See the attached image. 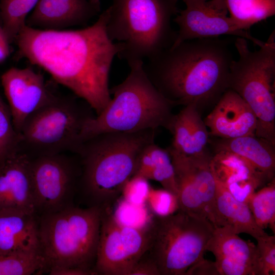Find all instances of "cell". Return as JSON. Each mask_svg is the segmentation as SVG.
<instances>
[{"label":"cell","instance_id":"15","mask_svg":"<svg viewBox=\"0 0 275 275\" xmlns=\"http://www.w3.org/2000/svg\"><path fill=\"white\" fill-rule=\"evenodd\" d=\"M100 11L99 0H39L26 25L50 30L86 25Z\"/></svg>","mask_w":275,"mask_h":275},{"label":"cell","instance_id":"23","mask_svg":"<svg viewBox=\"0 0 275 275\" xmlns=\"http://www.w3.org/2000/svg\"><path fill=\"white\" fill-rule=\"evenodd\" d=\"M168 150L175 169L178 210L208 219L199 194L194 157L180 154L170 148Z\"/></svg>","mask_w":275,"mask_h":275},{"label":"cell","instance_id":"9","mask_svg":"<svg viewBox=\"0 0 275 275\" xmlns=\"http://www.w3.org/2000/svg\"><path fill=\"white\" fill-rule=\"evenodd\" d=\"M214 227L207 218L181 210L163 216L154 215L153 236L148 250L160 275H186L203 259Z\"/></svg>","mask_w":275,"mask_h":275},{"label":"cell","instance_id":"36","mask_svg":"<svg viewBox=\"0 0 275 275\" xmlns=\"http://www.w3.org/2000/svg\"><path fill=\"white\" fill-rule=\"evenodd\" d=\"M50 275H92L95 273L90 271L84 269L70 268L60 267L53 268L47 272Z\"/></svg>","mask_w":275,"mask_h":275},{"label":"cell","instance_id":"33","mask_svg":"<svg viewBox=\"0 0 275 275\" xmlns=\"http://www.w3.org/2000/svg\"><path fill=\"white\" fill-rule=\"evenodd\" d=\"M151 188L148 180L134 175L125 183L121 195L123 199L130 203L143 205L146 204Z\"/></svg>","mask_w":275,"mask_h":275},{"label":"cell","instance_id":"18","mask_svg":"<svg viewBox=\"0 0 275 275\" xmlns=\"http://www.w3.org/2000/svg\"><path fill=\"white\" fill-rule=\"evenodd\" d=\"M39 253V216L34 211L0 210V255Z\"/></svg>","mask_w":275,"mask_h":275},{"label":"cell","instance_id":"4","mask_svg":"<svg viewBox=\"0 0 275 275\" xmlns=\"http://www.w3.org/2000/svg\"><path fill=\"white\" fill-rule=\"evenodd\" d=\"M128 64L130 72L121 84L110 89L113 97L109 102L84 124L82 143L107 132H134L159 127L169 130L173 105L149 78L143 61Z\"/></svg>","mask_w":275,"mask_h":275},{"label":"cell","instance_id":"6","mask_svg":"<svg viewBox=\"0 0 275 275\" xmlns=\"http://www.w3.org/2000/svg\"><path fill=\"white\" fill-rule=\"evenodd\" d=\"M104 209L72 205L39 216L43 272L60 267L93 272Z\"/></svg>","mask_w":275,"mask_h":275},{"label":"cell","instance_id":"8","mask_svg":"<svg viewBox=\"0 0 275 275\" xmlns=\"http://www.w3.org/2000/svg\"><path fill=\"white\" fill-rule=\"evenodd\" d=\"M77 97H57L26 120L19 131V150L31 158L62 153L76 154L80 134L94 112Z\"/></svg>","mask_w":275,"mask_h":275},{"label":"cell","instance_id":"1","mask_svg":"<svg viewBox=\"0 0 275 275\" xmlns=\"http://www.w3.org/2000/svg\"><path fill=\"white\" fill-rule=\"evenodd\" d=\"M108 14L107 8L94 23L78 30H41L25 25L15 40L16 58L43 69L98 115L111 100L110 69L123 49L107 35Z\"/></svg>","mask_w":275,"mask_h":275},{"label":"cell","instance_id":"19","mask_svg":"<svg viewBox=\"0 0 275 275\" xmlns=\"http://www.w3.org/2000/svg\"><path fill=\"white\" fill-rule=\"evenodd\" d=\"M31 158L18 150L0 164V210L35 212L30 175Z\"/></svg>","mask_w":275,"mask_h":275},{"label":"cell","instance_id":"24","mask_svg":"<svg viewBox=\"0 0 275 275\" xmlns=\"http://www.w3.org/2000/svg\"><path fill=\"white\" fill-rule=\"evenodd\" d=\"M134 175L159 182L177 198L175 172L170 153L154 142L146 146L140 153Z\"/></svg>","mask_w":275,"mask_h":275},{"label":"cell","instance_id":"32","mask_svg":"<svg viewBox=\"0 0 275 275\" xmlns=\"http://www.w3.org/2000/svg\"><path fill=\"white\" fill-rule=\"evenodd\" d=\"M146 204L151 212L157 216L172 214L178 210L176 197L164 189L151 187Z\"/></svg>","mask_w":275,"mask_h":275},{"label":"cell","instance_id":"38","mask_svg":"<svg viewBox=\"0 0 275 275\" xmlns=\"http://www.w3.org/2000/svg\"><path fill=\"white\" fill-rule=\"evenodd\" d=\"M0 20H1V17H0Z\"/></svg>","mask_w":275,"mask_h":275},{"label":"cell","instance_id":"5","mask_svg":"<svg viewBox=\"0 0 275 275\" xmlns=\"http://www.w3.org/2000/svg\"><path fill=\"white\" fill-rule=\"evenodd\" d=\"M178 0H113L108 8L106 31L120 44L118 56L127 63L149 59L171 47L177 36L172 18Z\"/></svg>","mask_w":275,"mask_h":275},{"label":"cell","instance_id":"34","mask_svg":"<svg viewBox=\"0 0 275 275\" xmlns=\"http://www.w3.org/2000/svg\"><path fill=\"white\" fill-rule=\"evenodd\" d=\"M130 275H160L156 263L147 252L132 269Z\"/></svg>","mask_w":275,"mask_h":275},{"label":"cell","instance_id":"28","mask_svg":"<svg viewBox=\"0 0 275 275\" xmlns=\"http://www.w3.org/2000/svg\"><path fill=\"white\" fill-rule=\"evenodd\" d=\"M39 253L0 255V275H30L43 272Z\"/></svg>","mask_w":275,"mask_h":275},{"label":"cell","instance_id":"25","mask_svg":"<svg viewBox=\"0 0 275 275\" xmlns=\"http://www.w3.org/2000/svg\"><path fill=\"white\" fill-rule=\"evenodd\" d=\"M230 17L243 30L275 14V0H225Z\"/></svg>","mask_w":275,"mask_h":275},{"label":"cell","instance_id":"16","mask_svg":"<svg viewBox=\"0 0 275 275\" xmlns=\"http://www.w3.org/2000/svg\"><path fill=\"white\" fill-rule=\"evenodd\" d=\"M210 135L221 139H233L255 135L256 117L244 100L227 89L205 120Z\"/></svg>","mask_w":275,"mask_h":275},{"label":"cell","instance_id":"22","mask_svg":"<svg viewBox=\"0 0 275 275\" xmlns=\"http://www.w3.org/2000/svg\"><path fill=\"white\" fill-rule=\"evenodd\" d=\"M274 145L267 140L255 135L233 139H221L217 144L216 151L233 153L248 161L270 180L275 172Z\"/></svg>","mask_w":275,"mask_h":275},{"label":"cell","instance_id":"21","mask_svg":"<svg viewBox=\"0 0 275 275\" xmlns=\"http://www.w3.org/2000/svg\"><path fill=\"white\" fill-rule=\"evenodd\" d=\"M216 182L214 208L210 221L213 226L227 227L237 234H247L256 240L267 235L257 225L248 205L237 200L223 185Z\"/></svg>","mask_w":275,"mask_h":275},{"label":"cell","instance_id":"37","mask_svg":"<svg viewBox=\"0 0 275 275\" xmlns=\"http://www.w3.org/2000/svg\"><path fill=\"white\" fill-rule=\"evenodd\" d=\"M10 44L0 20V63L5 61L9 56Z\"/></svg>","mask_w":275,"mask_h":275},{"label":"cell","instance_id":"7","mask_svg":"<svg viewBox=\"0 0 275 275\" xmlns=\"http://www.w3.org/2000/svg\"><path fill=\"white\" fill-rule=\"evenodd\" d=\"M234 45L238 59L231 64L228 89L237 93L255 114V135L274 145V34L257 50H251L247 40L242 37H237Z\"/></svg>","mask_w":275,"mask_h":275},{"label":"cell","instance_id":"13","mask_svg":"<svg viewBox=\"0 0 275 275\" xmlns=\"http://www.w3.org/2000/svg\"><path fill=\"white\" fill-rule=\"evenodd\" d=\"M1 82L18 133L30 116L58 96L47 86L43 76L31 67L10 68L2 74Z\"/></svg>","mask_w":275,"mask_h":275},{"label":"cell","instance_id":"3","mask_svg":"<svg viewBox=\"0 0 275 275\" xmlns=\"http://www.w3.org/2000/svg\"><path fill=\"white\" fill-rule=\"evenodd\" d=\"M156 130L107 132L84 141L77 153L80 174L78 188L88 206L109 209L133 175L138 156L154 142Z\"/></svg>","mask_w":275,"mask_h":275},{"label":"cell","instance_id":"12","mask_svg":"<svg viewBox=\"0 0 275 275\" xmlns=\"http://www.w3.org/2000/svg\"><path fill=\"white\" fill-rule=\"evenodd\" d=\"M186 5L179 11L173 21L178 25L177 36L171 46L189 40L217 38L232 35L252 41L259 47L264 42L254 37L248 30H241L228 16L225 0H183Z\"/></svg>","mask_w":275,"mask_h":275},{"label":"cell","instance_id":"2","mask_svg":"<svg viewBox=\"0 0 275 275\" xmlns=\"http://www.w3.org/2000/svg\"><path fill=\"white\" fill-rule=\"evenodd\" d=\"M234 60L229 42L200 38L171 46L144 63L157 89L173 105L195 103L198 107L219 99L228 89Z\"/></svg>","mask_w":275,"mask_h":275},{"label":"cell","instance_id":"31","mask_svg":"<svg viewBox=\"0 0 275 275\" xmlns=\"http://www.w3.org/2000/svg\"><path fill=\"white\" fill-rule=\"evenodd\" d=\"M256 275L275 274V237L268 234L258 238Z\"/></svg>","mask_w":275,"mask_h":275},{"label":"cell","instance_id":"10","mask_svg":"<svg viewBox=\"0 0 275 275\" xmlns=\"http://www.w3.org/2000/svg\"><path fill=\"white\" fill-rule=\"evenodd\" d=\"M153 223L154 219L144 227L127 226L116 220L111 208L104 209L94 267L96 274L130 275L150 248Z\"/></svg>","mask_w":275,"mask_h":275},{"label":"cell","instance_id":"14","mask_svg":"<svg viewBox=\"0 0 275 275\" xmlns=\"http://www.w3.org/2000/svg\"><path fill=\"white\" fill-rule=\"evenodd\" d=\"M206 251L214 256L218 275H256V245L229 228L214 227Z\"/></svg>","mask_w":275,"mask_h":275},{"label":"cell","instance_id":"26","mask_svg":"<svg viewBox=\"0 0 275 275\" xmlns=\"http://www.w3.org/2000/svg\"><path fill=\"white\" fill-rule=\"evenodd\" d=\"M39 0H0L1 23L10 43L26 25L29 14Z\"/></svg>","mask_w":275,"mask_h":275},{"label":"cell","instance_id":"35","mask_svg":"<svg viewBox=\"0 0 275 275\" xmlns=\"http://www.w3.org/2000/svg\"><path fill=\"white\" fill-rule=\"evenodd\" d=\"M193 274L218 275L214 262L208 261L205 258L190 267L186 274Z\"/></svg>","mask_w":275,"mask_h":275},{"label":"cell","instance_id":"11","mask_svg":"<svg viewBox=\"0 0 275 275\" xmlns=\"http://www.w3.org/2000/svg\"><path fill=\"white\" fill-rule=\"evenodd\" d=\"M30 175L35 212L38 216L73 205L78 187L80 163L67 153L31 159Z\"/></svg>","mask_w":275,"mask_h":275},{"label":"cell","instance_id":"30","mask_svg":"<svg viewBox=\"0 0 275 275\" xmlns=\"http://www.w3.org/2000/svg\"><path fill=\"white\" fill-rule=\"evenodd\" d=\"M112 213L119 223L132 227L146 226L150 224L154 217L153 214H150L146 204L136 205L123 198L118 202Z\"/></svg>","mask_w":275,"mask_h":275},{"label":"cell","instance_id":"20","mask_svg":"<svg viewBox=\"0 0 275 275\" xmlns=\"http://www.w3.org/2000/svg\"><path fill=\"white\" fill-rule=\"evenodd\" d=\"M194 103L184 105L179 113L174 115L169 130L173 135L170 147L186 156H195L207 152L209 133L205 122Z\"/></svg>","mask_w":275,"mask_h":275},{"label":"cell","instance_id":"17","mask_svg":"<svg viewBox=\"0 0 275 275\" xmlns=\"http://www.w3.org/2000/svg\"><path fill=\"white\" fill-rule=\"evenodd\" d=\"M211 164L216 180L246 204L253 193L270 181L246 160L228 151H216Z\"/></svg>","mask_w":275,"mask_h":275},{"label":"cell","instance_id":"27","mask_svg":"<svg viewBox=\"0 0 275 275\" xmlns=\"http://www.w3.org/2000/svg\"><path fill=\"white\" fill-rule=\"evenodd\" d=\"M246 204L257 225L264 230L269 228L275 233V180L253 193Z\"/></svg>","mask_w":275,"mask_h":275},{"label":"cell","instance_id":"29","mask_svg":"<svg viewBox=\"0 0 275 275\" xmlns=\"http://www.w3.org/2000/svg\"><path fill=\"white\" fill-rule=\"evenodd\" d=\"M19 141L9 106L0 96V164L19 150Z\"/></svg>","mask_w":275,"mask_h":275}]
</instances>
